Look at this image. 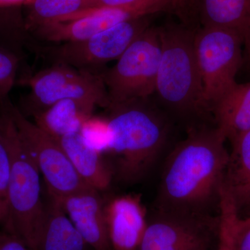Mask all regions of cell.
Returning a JSON list of instances; mask_svg holds the SVG:
<instances>
[{
  "instance_id": "cell-23",
  "label": "cell",
  "mask_w": 250,
  "mask_h": 250,
  "mask_svg": "<svg viewBox=\"0 0 250 250\" xmlns=\"http://www.w3.org/2000/svg\"><path fill=\"white\" fill-rule=\"evenodd\" d=\"M80 134L85 143L104 155L108 143V127L106 117L92 116L82 125Z\"/></svg>"
},
{
  "instance_id": "cell-15",
  "label": "cell",
  "mask_w": 250,
  "mask_h": 250,
  "mask_svg": "<svg viewBox=\"0 0 250 250\" xmlns=\"http://www.w3.org/2000/svg\"><path fill=\"white\" fill-rule=\"evenodd\" d=\"M37 250H93L83 239L60 204L48 195L45 202Z\"/></svg>"
},
{
  "instance_id": "cell-20",
  "label": "cell",
  "mask_w": 250,
  "mask_h": 250,
  "mask_svg": "<svg viewBox=\"0 0 250 250\" xmlns=\"http://www.w3.org/2000/svg\"><path fill=\"white\" fill-rule=\"evenodd\" d=\"M25 4L29 9L26 27L30 30L89 9L87 0H28Z\"/></svg>"
},
{
  "instance_id": "cell-9",
  "label": "cell",
  "mask_w": 250,
  "mask_h": 250,
  "mask_svg": "<svg viewBox=\"0 0 250 250\" xmlns=\"http://www.w3.org/2000/svg\"><path fill=\"white\" fill-rule=\"evenodd\" d=\"M150 27L149 16L121 23L84 40L38 47L41 54L78 70L96 73L95 69L118 60L141 34Z\"/></svg>"
},
{
  "instance_id": "cell-4",
  "label": "cell",
  "mask_w": 250,
  "mask_h": 250,
  "mask_svg": "<svg viewBox=\"0 0 250 250\" xmlns=\"http://www.w3.org/2000/svg\"><path fill=\"white\" fill-rule=\"evenodd\" d=\"M1 115L11 156L9 218L3 229L17 235L31 250H37L38 238L45 215L41 174L14 122L2 108Z\"/></svg>"
},
{
  "instance_id": "cell-11",
  "label": "cell",
  "mask_w": 250,
  "mask_h": 250,
  "mask_svg": "<svg viewBox=\"0 0 250 250\" xmlns=\"http://www.w3.org/2000/svg\"><path fill=\"white\" fill-rule=\"evenodd\" d=\"M219 215L156 210L138 250H215Z\"/></svg>"
},
{
  "instance_id": "cell-7",
  "label": "cell",
  "mask_w": 250,
  "mask_h": 250,
  "mask_svg": "<svg viewBox=\"0 0 250 250\" xmlns=\"http://www.w3.org/2000/svg\"><path fill=\"white\" fill-rule=\"evenodd\" d=\"M0 106L14 122L45 181L49 196L62 198L90 187L81 178L57 140L29 121L9 98L0 101Z\"/></svg>"
},
{
  "instance_id": "cell-13",
  "label": "cell",
  "mask_w": 250,
  "mask_h": 250,
  "mask_svg": "<svg viewBox=\"0 0 250 250\" xmlns=\"http://www.w3.org/2000/svg\"><path fill=\"white\" fill-rule=\"evenodd\" d=\"M54 199L92 250H110L105 220V200L100 191L87 187L68 196Z\"/></svg>"
},
{
  "instance_id": "cell-26",
  "label": "cell",
  "mask_w": 250,
  "mask_h": 250,
  "mask_svg": "<svg viewBox=\"0 0 250 250\" xmlns=\"http://www.w3.org/2000/svg\"><path fill=\"white\" fill-rule=\"evenodd\" d=\"M0 250H31L14 233L3 229L0 231Z\"/></svg>"
},
{
  "instance_id": "cell-8",
  "label": "cell",
  "mask_w": 250,
  "mask_h": 250,
  "mask_svg": "<svg viewBox=\"0 0 250 250\" xmlns=\"http://www.w3.org/2000/svg\"><path fill=\"white\" fill-rule=\"evenodd\" d=\"M188 2L189 0H136L123 6L85 10L34 31L41 40L52 43L82 41L126 21L163 11H179Z\"/></svg>"
},
{
  "instance_id": "cell-24",
  "label": "cell",
  "mask_w": 250,
  "mask_h": 250,
  "mask_svg": "<svg viewBox=\"0 0 250 250\" xmlns=\"http://www.w3.org/2000/svg\"><path fill=\"white\" fill-rule=\"evenodd\" d=\"M18 67V59L14 54L0 49V101L9 98L14 86Z\"/></svg>"
},
{
  "instance_id": "cell-16",
  "label": "cell",
  "mask_w": 250,
  "mask_h": 250,
  "mask_svg": "<svg viewBox=\"0 0 250 250\" xmlns=\"http://www.w3.org/2000/svg\"><path fill=\"white\" fill-rule=\"evenodd\" d=\"M212 116L231 144L250 131V82L233 85L215 104Z\"/></svg>"
},
{
  "instance_id": "cell-18",
  "label": "cell",
  "mask_w": 250,
  "mask_h": 250,
  "mask_svg": "<svg viewBox=\"0 0 250 250\" xmlns=\"http://www.w3.org/2000/svg\"><path fill=\"white\" fill-rule=\"evenodd\" d=\"M223 186L239 214L241 210L250 208V130L231 143Z\"/></svg>"
},
{
  "instance_id": "cell-3",
  "label": "cell",
  "mask_w": 250,
  "mask_h": 250,
  "mask_svg": "<svg viewBox=\"0 0 250 250\" xmlns=\"http://www.w3.org/2000/svg\"><path fill=\"white\" fill-rule=\"evenodd\" d=\"M159 29L161 54L154 94L159 103L180 119L208 116L195 57V31L179 24Z\"/></svg>"
},
{
  "instance_id": "cell-6",
  "label": "cell",
  "mask_w": 250,
  "mask_h": 250,
  "mask_svg": "<svg viewBox=\"0 0 250 250\" xmlns=\"http://www.w3.org/2000/svg\"><path fill=\"white\" fill-rule=\"evenodd\" d=\"M243 45V37L236 31L205 27L195 31V57L208 115H212L224 94L237 83Z\"/></svg>"
},
{
  "instance_id": "cell-27",
  "label": "cell",
  "mask_w": 250,
  "mask_h": 250,
  "mask_svg": "<svg viewBox=\"0 0 250 250\" xmlns=\"http://www.w3.org/2000/svg\"><path fill=\"white\" fill-rule=\"evenodd\" d=\"M87 1L89 6L88 9H90L123 6V5L134 2L136 0H87Z\"/></svg>"
},
{
  "instance_id": "cell-12",
  "label": "cell",
  "mask_w": 250,
  "mask_h": 250,
  "mask_svg": "<svg viewBox=\"0 0 250 250\" xmlns=\"http://www.w3.org/2000/svg\"><path fill=\"white\" fill-rule=\"evenodd\" d=\"M104 213L110 250H138L148 221L141 196L126 194L105 200Z\"/></svg>"
},
{
  "instance_id": "cell-14",
  "label": "cell",
  "mask_w": 250,
  "mask_h": 250,
  "mask_svg": "<svg viewBox=\"0 0 250 250\" xmlns=\"http://www.w3.org/2000/svg\"><path fill=\"white\" fill-rule=\"evenodd\" d=\"M55 139L86 185L100 192L111 187L113 175L107 161L101 153L85 143L80 132Z\"/></svg>"
},
{
  "instance_id": "cell-17",
  "label": "cell",
  "mask_w": 250,
  "mask_h": 250,
  "mask_svg": "<svg viewBox=\"0 0 250 250\" xmlns=\"http://www.w3.org/2000/svg\"><path fill=\"white\" fill-rule=\"evenodd\" d=\"M95 104L82 100H61L33 116L35 124L54 139L80 132L82 125L93 116Z\"/></svg>"
},
{
  "instance_id": "cell-22",
  "label": "cell",
  "mask_w": 250,
  "mask_h": 250,
  "mask_svg": "<svg viewBox=\"0 0 250 250\" xmlns=\"http://www.w3.org/2000/svg\"><path fill=\"white\" fill-rule=\"evenodd\" d=\"M11 174V156L5 134L4 120L0 115V225L4 228L9 218V189Z\"/></svg>"
},
{
  "instance_id": "cell-2",
  "label": "cell",
  "mask_w": 250,
  "mask_h": 250,
  "mask_svg": "<svg viewBox=\"0 0 250 250\" xmlns=\"http://www.w3.org/2000/svg\"><path fill=\"white\" fill-rule=\"evenodd\" d=\"M107 109L108 143L104 156L113 180L126 185L139 183L165 149L168 119L148 99L111 105Z\"/></svg>"
},
{
  "instance_id": "cell-5",
  "label": "cell",
  "mask_w": 250,
  "mask_h": 250,
  "mask_svg": "<svg viewBox=\"0 0 250 250\" xmlns=\"http://www.w3.org/2000/svg\"><path fill=\"white\" fill-rule=\"evenodd\" d=\"M161 54L159 27H149L125 51L114 66L100 73L109 106L146 100L155 93Z\"/></svg>"
},
{
  "instance_id": "cell-21",
  "label": "cell",
  "mask_w": 250,
  "mask_h": 250,
  "mask_svg": "<svg viewBox=\"0 0 250 250\" xmlns=\"http://www.w3.org/2000/svg\"><path fill=\"white\" fill-rule=\"evenodd\" d=\"M218 215V241L215 250H236L235 230L241 215L232 197L223 186L220 190Z\"/></svg>"
},
{
  "instance_id": "cell-1",
  "label": "cell",
  "mask_w": 250,
  "mask_h": 250,
  "mask_svg": "<svg viewBox=\"0 0 250 250\" xmlns=\"http://www.w3.org/2000/svg\"><path fill=\"white\" fill-rule=\"evenodd\" d=\"M217 126L189 129L166 159L156 208L174 213L213 214L219 205L229 152Z\"/></svg>"
},
{
  "instance_id": "cell-10",
  "label": "cell",
  "mask_w": 250,
  "mask_h": 250,
  "mask_svg": "<svg viewBox=\"0 0 250 250\" xmlns=\"http://www.w3.org/2000/svg\"><path fill=\"white\" fill-rule=\"evenodd\" d=\"M25 83L31 90L27 111L31 116L66 99L88 102L106 108L109 106L100 73L55 64L31 77Z\"/></svg>"
},
{
  "instance_id": "cell-19",
  "label": "cell",
  "mask_w": 250,
  "mask_h": 250,
  "mask_svg": "<svg viewBox=\"0 0 250 250\" xmlns=\"http://www.w3.org/2000/svg\"><path fill=\"white\" fill-rule=\"evenodd\" d=\"M202 27L236 31L243 37L250 0H195Z\"/></svg>"
},
{
  "instance_id": "cell-28",
  "label": "cell",
  "mask_w": 250,
  "mask_h": 250,
  "mask_svg": "<svg viewBox=\"0 0 250 250\" xmlns=\"http://www.w3.org/2000/svg\"><path fill=\"white\" fill-rule=\"evenodd\" d=\"M243 43L246 52L247 62L250 66V14L243 30Z\"/></svg>"
},
{
  "instance_id": "cell-25",
  "label": "cell",
  "mask_w": 250,
  "mask_h": 250,
  "mask_svg": "<svg viewBox=\"0 0 250 250\" xmlns=\"http://www.w3.org/2000/svg\"><path fill=\"white\" fill-rule=\"evenodd\" d=\"M234 241L236 250H250V215L238 219Z\"/></svg>"
},
{
  "instance_id": "cell-29",
  "label": "cell",
  "mask_w": 250,
  "mask_h": 250,
  "mask_svg": "<svg viewBox=\"0 0 250 250\" xmlns=\"http://www.w3.org/2000/svg\"><path fill=\"white\" fill-rule=\"evenodd\" d=\"M27 1L28 0H0V7L18 6V5L26 4Z\"/></svg>"
}]
</instances>
